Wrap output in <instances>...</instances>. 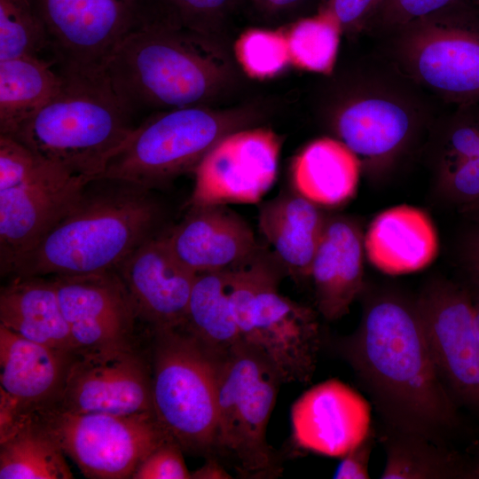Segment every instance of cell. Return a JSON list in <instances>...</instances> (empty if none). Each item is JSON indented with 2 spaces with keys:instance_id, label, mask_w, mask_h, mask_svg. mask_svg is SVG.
<instances>
[{
  "instance_id": "1",
  "label": "cell",
  "mask_w": 479,
  "mask_h": 479,
  "mask_svg": "<svg viewBox=\"0 0 479 479\" xmlns=\"http://www.w3.org/2000/svg\"><path fill=\"white\" fill-rule=\"evenodd\" d=\"M390 428L439 444L459 424L457 404L433 363L417 306L381 297L366 306L357 330L335 341Z\"/></svg>"
},
{
  "instance_id": "2",
  "label": "cell",
  "mask_w": 479,
  "mask_h": 479,
  "mask_svg": "<svg viewBox=\"0 0 479 479\" xmlns=\"http://www.w3.org/2000/svg\"><path fill=\"white\" fill-rule=\"evenodd\" d=\"M161 218V208L152 190L120 179L96 177L10 276L116 271L137 247L159 234Z\"/></svg>"
},
{
  "instance_id": "3",
  "label": "cell",
  "mask_w": 479,
  "mask_h": 479,
  "mask_svg": "<svg viewBox=\"0 0 479 479\" xmlns=\"http://www.w3.org/2000/svg\"><path fill=\"white\" fill-rule=\"evenodd\" d=\"M59 71V92L8 137L72 174L94 179L135 129L134 114L104 70Z\"/></svg>"
},
{
  "instance_id": "4",
  "label": "cell",
  "mask_w": 479,
  "mask_h": 479,
  "mask_svg": "<svg viewBox=\"0 0 479 479\" xmlns=\"http://www.w3.org/2000/svg\"><path fill=\"white\" fill-rule=\"evenodd\" d=\"M206 38L153 14L121 42L104 72L134 114L200 106L225 80Z\"/></svg>"
},
{
  "instance_id": "5",
  "label": "cell",
  "mask_w": 479,
  "mask_h": 479,
  "mask_svg": "<svg viewBox=\"0 0 479 479\" xmlns=\"http://www.w3.org/2000/svg\"><path fill=\"white\" fill-rule=\"evenodd\" d=\"M279 274L255 255L229 271V297L242 340L260 349L284 383H308L321 346L316 312L279 292Z\"/></svg>"
},
{
  "instance_id": "6",
  "label": "cell",
  "mask_w": 479,
  "mask_h": 479,
  "mask_svg": "<svg viewBox=\"0 0 479 479\" xmlns=\"http://www.w3.org/2000/svg\"><path fill=\"white\" fill-rule=\"evenodd\" d=\"M154 331L152 399L154 416L183 451L215 453L220 357L183 327Z\"/></svg>"
},
{
  "instance_id": "7",
  "label": "cell",
  "mask_w": 479,
  "mask_h": 479,
  "mask_svg": "<svg viewBox=\"0 0 479 479\" xmlns=\"http://www.w3.org/2000/svg\"><path fill=\"white\" fill-rule=\"evenodd\" d=\"M281 383L269 358L243 340L220 357L215 453L244 477H273L279 470L266 430Z\"/></svg>"
},
{
  "instance_id": "8",
  "label": "cell",
  "mask_w": 479,
  "mask_h": 479,
  "mask_svg": "<svg viewBox=\"0 0 479 479\" xmlns=\"http://www.w3.org/2000/svg\"><path fill=\"white\" fill-rule=\"evenodd\" d=\"M90 180L0 135L2 276H10L19 261L69 212Z\"/></svg>"
},
{
  "instance_id": "9",
  "label": "cell",
  "mask_w": 479,
  "mask_h": 479,
  "mask_svg": "<svg viewBox=\"0 0 479 479\" xmlns=\"http://www.w3.org/2000/svg\"><path fill=\"white\" fill-rule=\"evenodd\" d=\"M241 123L239 114L200 106L155 114L135 127L98 177L120 179L153 191L194 171L208 152Z\"/></svg>"
},
{
  "instance_id": "10",
  "label": "cell",
  "mask_w": 479,
  "mask_h": 479,
  "mask_svg": "<svg viewBox=\"0 0 479 479\" xmlns=\"http://www.w3.org/2000/svg\"><path fill=\"white\" fill-rule=\"evenodd\" d=\"M88 478H131L141 461L169 437L154 413L72 412L54 407L29 414Z\"/></svg>"
},
{
  "instance_id": "11",
  "label": "cell",
  "mask_w": 479,
  "mask_h": 479,
  "mask_svg": "<svg viewBox=\"0 0 479 479\" xmlns=\"http://www.w3.org/2000/svg\"><path fill=\"white\" fill-rule=\"evenodd\" d=\"M59 70L97 72L152 16L149 0H31Z\"/></svg>"
},
{
  "instance_id": "12",
  "label": "cell",
  "mask_w": 479,
  "mask_h": 479,
  "mask_svg": "<svg viewBox=\"0 0 479 479\" xmlns=\"http://www.w3.org/2000/svg\"><path fill=\"white\" fill-rule=\"evenodd\" d=\"M436 372L455 404L479 412V333L473 299L449 283L427 291L417 303Z\"/></svg>"
},
{
  "instance_id": "13",
  "label": "cell",
  "mask_w": 479,
  "mask_h": 479,
  "mask_svg": "<svg viewBox=\"0 0 479 479\" xmlns=\"http://www.w3.org/2000/svg\"><path fill=\"white\" fill-rule=\"evenodd\" d=\"M280 148V138L270 129L226 135L194 169L189 206L258 202L276 179Z\"/></svg>"
},
{
  "instance_id": "14",
  "label": "cell",
  "mask_w": 479,
  "mask_h": 479,
  "mask_svg": "<svg viewBox=\"0 0 479 479\" xmlns=\"http://www.w3.org/2000/svg\"><path fill=\"white\" fill-rule=\"evenodd\" d=\"M51 407L117 415L153 412L152 370L132 346L78 354Z\"/></svg>"
},
{
  "instance_id": "15",
  "label": "cell",
  "mask_w": 479,
  "mask_h": 479,
  "mask_svg": "<svg viewBox=\"0 0 479 479\" xmlns=\"http://www.w3.org/2000/svg\"><path fill=\"white\" fill-rule=\"evenodd\" d=\"M51 279L76 355L131 346L137 317L116 271Z\"/></svg>"
},
{
  "instance_id": "16",
  "label": "cell",
  "mask_w": 479,
  "mask_h": 479,
  "mask_svg": "<svg viewBox=\"0 0 479 479\" xmlns=\"http://www.w3.org/2000/svg\"><path fill=\"white\" fill-rule=\"evenodd\" d=\"M404 29V60L418 81L453 100L479 99L478 32L431 17Z\"/></svg>"
},
{
  "instance_id": "17",
  "label": "cell",
  "mask_w": 479,
  "mask_h": 479,
  "mask_svg": "<svg viewBox=\"0 0 479 479\" xmlns=\"http://www.w3.org/2000/svg\"><path fill=\"white\" fill-rule=\"evenodd\" d=\"M370 403L338 379L303 392L291 408L294 443L316 454L342 458L372 430Z\"/></svg>"
},
{
  "instance_id": "18",
  "label": "cell",
  "mask_w": 479,
  "mask_h": 479,
  "mask_svg": "<svg viewBox=\"0 0 479 479\" xmlns=\"http://www.w3.org/2000/svg\"><path fill=\"white\" fill-rule=\"evenodd\" d=\"M75 356L0 326V428L53 406Z\"/></svg>"
},
{
  "instance_id": "19",
  "label": "cell",
  "mask_w": 479,
  "mask_h": 479,
  "mask_svg": "<svg viewBox=\"0 0 479 479\" xmlns=\"http://www.w3.org/2000/svg\"><path fill=\"white\" fill-rule=\"evenodd\" d=\"M116 271L137 318L153 330L183 326L197 274L173 255L163 233L137 247Z\"/></svg>"
},
{
  "instance_id": "20",
  "label": "cell",
  "mask_w": 479,
  "mask_h": 479,
  "mask_svg": "<svg viewBox=\"0 0 479 479\" xmlns=\"http://www.w3.org/2000/svg\"><path fill=\"white\" fill-rule=\"evenodd\" d=\"M163 235L177 260L196 274L232 270L256 251L251 228L225 205L190 207Z\"/></svg>"
},
{
  "instance_id": "21",
  "label": "cell",
  "mask_w": 479,
  "mask_h": 479,
  "mask_svg": "<svg viewBox=\"0 0 479 479\" xmlns=\"http://www.w3.org/2000/svg\"><path fill=\"white\" fill-rule=\"evenodd\" d=\"M364 240L350 222L335 219L326 226L310 275L318 312L328 321L342 318L363 289Z\"/></svg>"
},
{
  "instance_id": "22",
  "label": "cell",
  "mask_w": 479,
  "mask_h": 479,
  "mask_svg": "<svg viewBox=\"0 0 479 479\" xmlns=\"http://www.w3.org/2000/svg\"><path fill=\"white\" fill-rule=\"evenodd\" d=\"M369 262L389 275L427 268L437 255L438 237L429 216L412 206L400 205L380 213L364 239Z\"/></svg>"
},
{
  "instance_id": "23",
  "label": "cell",
  "mask_w": 479,
  "mask_h": 479,
  "mask_svg": "<svg viewBox=\"0 0 479 479\" xmlns=\"http://www.w3.org/2000/svg\"><path fill=\"white\" fill-rule=\"evenodd\" d=\"M0 326L29 341L76 355L51 278L12 277L1 289Z\"/></svg>"
},
{
  "instance_id": "24",
  "label": "cell",
  "mask_w": 479,
  "mask_h": 479,
  "mask_svg": "<svg viewBox=\"0 0 479 479\" xmlns=\"http://www.w3.org/2000/svg\"><path fill=\"white\" fill-rule=\"evenodd\" d=\"M326 223L318 206L302 195H285L261 209L259 227L291 274L310 277Z\"/></svg>"
},
{
  "instance_id": "25",
  "label": "cell",
  "mask_w": 479,
  "mask_h": 479,
  "mask_svg": "<svg viewBox=\"0 0 479 479\" xmlns=\"http://www.w3.org/2000/svg\"><path fill=\"white\" fill-rule=\"evenodd\" d=\"M360 161L342 141L321 137L296 156L292 177L297 192L317 206L334 207L351 199L357 188Z\"/></svg>"
},
{
  "instance_id": "26",
  "label": "cell",
  "mask_w": 479,
  "mask_h": 479,
  "mask_svg": "<svg viewBox=\"0 0 479 479\" xmlns=\"http://www.w3.org/2000/svg\"><path fill=\"white\" fill-rule=\"evenodd\" d=\"M412 127L407 108L386 96L367 95L349 102L340 113L337 130L357 155L376 159L389 155L404 142Z\"/></svg>"
},
{
  "instance_id": "27",
  "label": "cell",
  "mask_w": 479,
  "mask_h": 479,
  "mask_svg": "<svg viewBox=\"0 0 479 479\" xmlns=\"http://www.w3.org/2000/svg\"><path fill=\"white\" fill-rule=\"evenodd\" d=\"M54 64L32 55L0 60V135H12L59 92L64 75Z\"/></svg>"
},
{
  "instance_id": "28",
  "label": "cell",
  "mask_w": 479,
  "mask_h": 479,
  "mask_svg": "<svg viewBox=\"0 0 479 479\" xmlns=\"http://www.w3.org/2000/svg\"><path fill=\"white\" fill-rule=\"evenodd\" d=\"M382 479H479L474 460L419 435L387 427Z\"/></svg>"
},
{
  "instance_id": "29",
  "label": "cell",
  "mask_w": 479,
  "mask_h": 479,
  "mask_svg": "<svg viewBox=\"0 0 479 479\" xmlns=\"http://www.w3.org/2000/svg\"><path fill=\"white\" fill-rule=\"evenodd\" d=\"M65 453L30 415L0 429L1 479H71Z\"/></svg>"
},
{
  "instance_id": "30",
  "label": "cell",
  "mask_w": 479,
  "mask_h": 479,
  "mask_svg": "<svg viewBox=\"0 0 479 479\" xmlns=\"http://www.w3.org/2000/svg\"><path fill=\"white\" fill-rule=\"evenodd\" d=\"M181 327L219 356L242 340L230 303L229 271L196 275Z\"/></svg>"
},
{
  "instance_id": "31",
  "label": "cell",
  "mask_w": 479,
  "mask_h": 479,
  "mask_svg": "<svg viewBox=\"0 0 479 479\" xmlns=\"http://www.w3.org/2000/svg\"><path fill=\"white\" fill-rule=\"evenodd\" d=\"M342 27L327 11L297 20L286 33L290 63L298 68L330 74L334 67Z\"/></svg>"
},
{
  "instance_id": "32",
  "label": "cell",
  "mask_w": 479,
  "mask_h": 479,
  "mask_svg": "<svg viewBox=\"0 0 479 479\" xmlns=\"http://www.w3.org/2000/svg\"><path fill=\"white\" fill-rule=\"evenodd\" d=\"M49 48L44 24L31 0H0V60L39 56Z\"/></svg>"
},
{
  "instance_id": "33",
  "label": "cell",
  "mask_w": 479,
  "mask_h": 479,
  "mask_svg": "<svg viewBox=\"0 0 479 479\" xmlns=\"http://www.w3.org/2000/svg\"><path fill=\"white\" fill-rule=\"evenodd\" d=\"M234 49L240 65L252 78L273 77L290 63L287 35L281 31L248 29L238 38Z\"/></svg>"
},
{
  "instance_id": "34",
  "label": "cell",
  "mask_w": 479,
  "mask_h": 479,
  "mask_svg": "<svg viewBox=\"0 0 479 479\" xmlns=\"http://www.w3.org/2000/svg\"><path fill=\"white\" fill-rule=\"evenodd\" d=\"M150 4L164 20L206 35L240 4V0H150Z\"/></svg>"
},
{
  "instance_id": "35",
  "label": "cell",
  "mask_w": 479,
  "mask_h": 479,
  "mask_svg": "<svg viewBox=\"0 0 479 479\" xmlns=\"http://www.w3.org/2000/svg\"><path fill=\"white\" fill-rule=\"evenodd\" d=\"M454 169L479 175V122L458 124L451 131L443 156V172Z\"/></svg>"
},
{
  "instance_id": "36",
  "label": "cell",
  "mask_w": 479,
  "mask_h": 479,
  "mask_svg": "<svg viewBox=\"0 0 479 479\" xmlns=\"http://www.w3.org/2000/svg\"><path fill=\"white\" fill-rule=\"evenodd\" d=\"M456 0H381L371 19L387 27L404 28L446 9Z\"/></svg>"
},
{
  "instance_id": "37",
  "label": "cell",
  "mask_w": 479,
  "mask_h": 479,
  "mask_svg": "<svg viewBox=\"0 0 479 479\" xmlns=\"http://www.w3.org/2000/svg\"><path fill=\"white\" fill-rule=\"evenodd\" d=\"M132 479H191L183 449L169 438L153 450L138 465Z\"/></svg>"
},
{
  "instance_id": "38",
  "label": "cell",
  "mask_w": 479,
  "mask_h": 479,
  "mask_svg": "<svg viewBox=\"0 0 479 479\" xmlns=\"http://www.w3.org/2000/svg\"><path fill=\"white\" fill-rule=\"evenodd\" d=\"M381 0H325L322 8L329 12L342 29H354L367 22Z\"/></svg>"
},
{
  "instance_id": "39",
  "label": "cell",
  "mask_w": 479,
  "mask_h": 479,
  "mask_svg": "<svg viewBox=\"0 0 479 479\" xmlns=\"http://www.w3.org/2000/svg\"><path fill=\"white\" fill-rule=\"evenodd\" d=\"M375 443V433L372 428L367 437L357 447L345 454L339 463L334 478L336 479H368V466Z\"/></svg>"
},
{
  "instance_id": "40",
  "label": "cell",
  "mask_w": 479,
  "mask_h": 479,
  "mask_svg": "<svg viewBox=\"0 0 479 479\" xmlns=\"http://www.w3.org/2000/svg\"><path fill=\"white\" fill-rule=\"evenodd\" d=\"M314 0H240L250 12L265 21L281 20L303 12Z\"/></svg>"
},
{
  "instance_id": "41",
  "label": "cell",
  "mask_w": 479,
  "mask_h": 479,
  "mask_svg": "<svg viewBox=\"0 0 479 479\" xmlns=\"http://www.w3.org/2000/svg\"><path fill=\"white\" fill-rule=\"evenodd\" d=\"M192 478L194 479H229L232 475L225 468L212 456L197 470L191 472Z\"/></svg>"
},
{
  "instance_id": "42",
  "label": "cell",
  "mask_w": 479,
  "mask_h": 479,
  "mask_svg": "<svg viewBox=\"0 0 479 479\" xmlns=\"http://www.w3.org/2000/svg\"><path fill=\"white\" fill-rule=\"evenodd\" d=\"M465 255L468 270L475 284L479 286V228L470 236Z\"/></svg>"
},
{
  "instance_id": "43",
  "label": "cell",
  "mask_w": 479,
  "mask_h": 479,
  "mask_svg": "<svg viewBox=\"0 0 479 479\" xmlns=\"http://www.w3.org/2000/svg\"><path fill=\"white\" fill-rule=\"evenodd\" d=\"M462 211L474 216L475 218H479V199L468 204L463 205Z\"/></svg>"
},
{
  "instance_id": "44",
  "label": "cell",
  "mask_w": 479,
  "mask_h": 479,
  "mask_svg": "<svg viewBox=\"0 0 479 479\" xmlns=\"http://www.w3.org/2000/svg\"><path fill=\"white\" fill-rule=\"evenodd\" d=\"M478 287V292L475 299H473V304H474V312H475V319L476 327L479 333V286Z\"/></svg>"
},
{
  "instance_id": "45",
  "label": "cell",
  "mask_w": 479,
  "mask_h": 479,
  "mask_svg": "<svg viewBox=\"0 0 479 479\" xmlns=\"http://www.w3.org/2000/svg\"><path fill=\"white\" fill-rule=\"evenodd\" d=\"M474 461L475 463L476 468H477L478 473H479V446H478L477 455H476L475 459H474Z\"/></svg>"
},
{
  "instance_id": "46",
  "label": "cell",
  "mask_w": 479,
  "mask_h": 479,
  "mask_svg": "<svg viewBox=\"0 0 479 479\" xmlns=\"http://www.w3.org/2000/svg\"><path fill=\"white\" fill-rule=\"evenodd\" d=\"M479 1V0H478Z\"/></svg>"
}]
</instances>
